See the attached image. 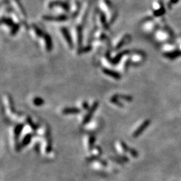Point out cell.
<instances>
[{
    "label": "cell",
    "mask_w": 181,
    "mask_h": 181,
    "mask_svg": "<svg viewBox=\"0 0 181 181\" xmlns=\"http://www.w3.org/2000/svg\"><path fill=\"white\" fill-rule=\"evenodd\" d=\"M150 124V120L144 121L139 127H138L137 129H136L134 131H133V133L132 134V137L137 138L138 137V136H140L143 132H144V131L146 130V129L149 126Z\"/></svg>",
    "instance_id": "obj_1"
},
{
    "label": "cell",
    "mask_w": 181,
    "mask_h": 181,
    "mask_svg": "<svg viewBox=\"0 0 181 181\" xmlns=\"http://www.w3.org/2000/svg\"><path fill=\"white\" fill-rule=\"evenodd\" d=\"M97 106H98V103H95L92 105V107H91V109H89V111L87 113V114L86 116H85V117H84L83 121V124H87L88 122L89 121V120H90L91 118V117H92V116H93V114H94V111H95V109H97Z\"/></svg>",
    "instance_id": "obj_2"
},
{
    "label": "cell",
    "mask_w": 181,
    "mask_h": 181,
    "mask_svg": "<svg viewBox=\"0 0 181 181\" xmlns=\"http://www.w3.org/2000/svg\"><path fill=\"white\" fill-rule=\"evenodd\" d=\"M117 150H118L121 153H126V152H128L129 153V151H130V147H129L123 141H119L117 144Z\"/></svg>",
    "instance_id": "obj_3"
},
{
    "label": "cell",
    "mask_w": 181,
    "mask_h": 181,
    "mask_svg": "<svg viewBox=\"0 0 181 181\" xmlns=\"http://www.w3.org/2000/svg\"><path fill=\"white\" fill-rule=\"evenodd\" d=\"M95 138L93 136H89L87 140V148L88 151L93 150L94 148V144H95Z\"/></svg>",
    "instance_id": "obj_4"
},
{
    "label": "cell",
    "mask_w": 181,
    "mask_h": 181,
    "mask_svg": "<svg viewBox=\"0 0 181 181\" xmlns=\"http://www.w3.org/2000/svg\"><path fill=\"white\" fill-rule=\"evenodd\" d=\"M32 138V135L31 133H28L27 135H26L23 137V140L21 143V147H25L30 144V142H31V140Z\"/></svg>",
    "instance_id": "obj_5"
},
{
    "label": "cell",
    "mask_w": 181,
    "mask_h": 181,
    "mask_svg": "<svg viewBox=\"0 0 181 181\" xmlns=\"http://www.w3.org/2000/svg\"><path fill=\"white\" fill-rule=\"evenodd\" d=\"M62 113L66 115L77 114H79V113H80V110L79 109H77V108L68 107V108H65V109H63Z\"/></svg>",
    "instance_id": "obj_6"
},
{
    "label": "cell",
    "mask_w": 181,
    "mask_h": 181,
    "mask_svg": "<svg viewBox=\"0 0 181 181\" xmlns=\"http://www.w3.org/2000/svg\"><path fill=\"white\" fill-rule=\"evenodd\" d=\"M164 56L170 59H175V58L181 56V51H174L172 53H168L164 54Z\"/></svg>",
    "instance_id": "obj_7"
},
{
    "label": "cell",
    "mask_w": 181,
    "mask_h": 181,
    "mask_svg": "<svg viewBox=\"0 0 181 181\" xmlns=\"http://www.w3.org/2000/svg\"><path fill=\"white\" fill-rule=\"evenodd\" d=\"M103 72H104L106 75H109V76L111 77H114V78H115V79H119V77H119V74H117V72H114V71H112V70H110L109 69L104 70H103Z\"/></svg>",
    "instance_id": "obj_8"
},
{
    "label": "cell",
    "mask_w": 181,
    "mask_h": 181,
    "mask_svg": "<svg viewBox=\"0 0 181 181\" xmlns=\"http://www.w3.org/2000/svg\"><path fill=\"white\" fill-rule=\"evenodd\" d=\"M129 153H130L131 156L133 157V158H137V157L138 156V152L136 151L135 149L131 148H130V151H129Z\"/></svg>",
    "instance_id": "obj_9"
},
{
    "label": "cell",
    "mask_w": 181,
    "mask_h": 181,
    "mask_svg": "<svg viewBox=\"0 0 181 181\" xmlns=\"http://www.w3.org/2000/svg\"><path fill=\"white\" fill-rule=\"evenodd\" d=\"M34 103L36 105H38V106H39V105H41L42 104H43L44 102H43V100L41 99L40 98H36L34 100Z\"/></svg>",
    "instance_id": "obj_10"
},
{
    "label": "cell",
    "mask_w": 181,
    "mask_h": 181,
    "mask_svg": "<svg viewBox=\"0 0 181 181\" xmlns=\"http://www.w3.org/2000/svg\"><path fill=\"white\" fill-rule=\"evenodd\" d=\"M164 13H165V10H164V9L163 8L162 9H160L158 11H154V15L157 16H159L163 15V14Z\"/></svg>",
    "instance_id": "obj_11"
},
{
    "label": "cell",
    "mask_w": 181,
    "mask_h": 181,
    "mask_svg": "<svg viewBox=\"0 0 181 181\" xmlns=\"http://www.w3.org/2000/svg\"><path fill=\"white\" fill-rule=\"evenodd\" d=\"M178 1V0H171V2H172V4H175L177 3Z\"/></svg>",
    "instance_id": "obj_12"
}]
</instances>
